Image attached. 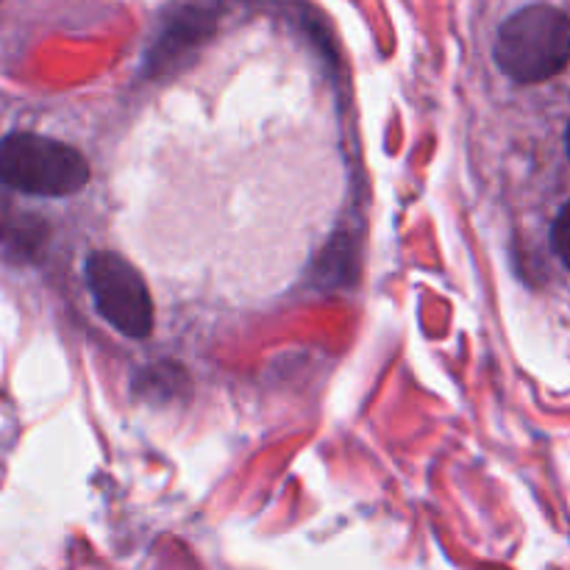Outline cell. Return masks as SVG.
I'll return each instance as SVG.
<instances>
[{
    "instance_id": "1",
    "label": "cell",
    "mask_w": 570,
    "mask_h": 570,
    "mask_svg": "<svg viewBox=\"0 0 570 570\" xmlns=\"http://www.w3.org/2000/svg\"><path fill=\"white\" fill-rule=\"evenodd\" d=\"M495 65L518 83L560 76L570 61V17L549 3H532L507 17L495 37Z\"/></svg>"
},
{
    "instance_id": "2",
    "label": "cell",
    "mask_w": 570,
    "mask_h": 570,
    "mask_svg": "<svg viewBox=\"0 0 570 570\" xmlns=\"http://www.w3.org/2000/svg\"><path fill=\"white\" fill-rule=\"evenodd\" d=\"M89 165L83 154L61 139L31 131L0 139V184L37 198H65L87 187Z\"/></svg>"
},
{
    "instance_id": "3",
    "label": "cell",
    "mask_w": 570,
    "mask_h": 570,
    "mask_svg": "<svg viewBox=\"0 0 570 570\" xmlns=\"http://www.w3.org/2000/svg\"><path fill=\"white\" fill-rule=\"evenodd\" d=\"M100 317L126 337L142 340L154 328V301L137 267L115 250H95L83 265Z\"/></svg>"
},
{
    "instance_id": "4",
    "label": "cell",
    "mask_w": 570,
    "mask_h": 570,
    "mask_svg": "<svg viewBox=\"0 0 570 570\" xmlns=\"http://www.w3.org/2000/svg\"><path fill=\"white\" fill-rule=\"evenodd\" d=\"M215 28V17L204 6H178L170 14V20L161 28L159 39L150 48V61H170L181 56L184 50L198 45L206 33Z\"/></svg>"
},
{
    "instance_id": "5",
    "label": "cell",
    "mask_w": 570,
    "mask_h": 570,
    "mask_svg": "<svg viewBox=\"0 0 570 570\" xmlns=\"http://www.w3.org/2000/svg\"><path fill=\"white\" fill-rule=\"evenodd\" d=\"M551 243H554L557 256L570 267V204H566L551 226Z\"/></svg>"
},
{
    "instance_id": "6",
    "label": "cell",
    "mask_w": 570,
    "mask_h": 570,
    "mask_svg": "<svg viewBox=\"0 0 570 570\" xmlns=\"http://www.w3.org/2000/svg\"><path fill=\"white\" fill-rule=\"evenodd\" d=\"M566 145H568V156H570V122H568V131H566Z\"/></svg>"
}]
</instances>
